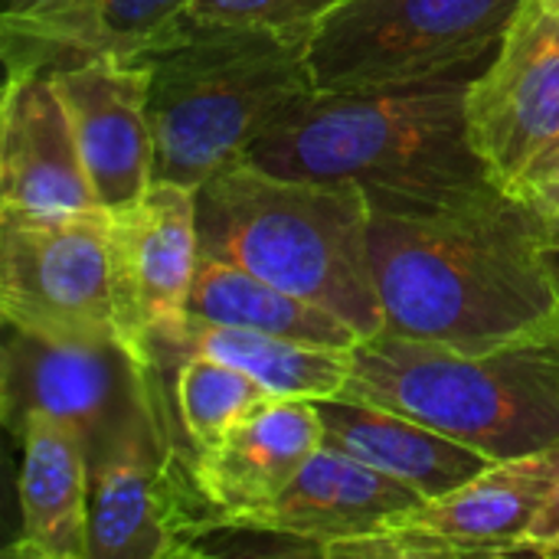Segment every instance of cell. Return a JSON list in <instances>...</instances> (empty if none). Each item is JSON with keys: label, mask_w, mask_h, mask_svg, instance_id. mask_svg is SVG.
Masks as SVG:
<instances>
[{"label": "cell", "mask_w": 559, "mask_h": 559, "mask_svg": "<svg viewBox=\"0 0 559 559\" xmlns=\"http://www.w3.org/2000/svg\"><path fill=\"white\" fill-rule=\"evenodd\" d=\"M370 197L236 160L197 187L200 252L344 318L364 341L386 318L370 262Z\"/></svg>", "instance_id": "cell-3"}, {"label": "cell", "mask_w": 559, "mask_h": 559, "mask_svg": "<svg viewBox=\"0 0 559 559\" xmlns=\"http://www.w3.org/2000/svg\"><path fill=\"white\" fill-rule=\"evenodd\" d=\"M13 439L20 442V531L7 557L88 559L92 465L85 439L43 413H33Z\"/></svg>", "instance_id": "cell-17"}, {"label": "cell", "mask_w": 559, "mask_h": 559, "mask_svg": "<svg viewBox=\"0 0 559 559\" xmlns=\"http://www.w3.org/2000/svg\"><path fill=\"white\" fill-rule=\"evenodd\" d=\"M190 318L292 337V341H311V344L357 347L364 341L334 311L203 252L190 295Z\"/></svg>", "instance_id": "cell-20"}, {"label": "cell", "mask_w": 559, "mask_h": 559, "mask_svg": "<svg viewBox=\"0 0 559 559\" xmlns=\"http://www.w3.org/2000/svg\"><path fill=\"white\" fill-rule=\"evenodd\" d=\"M419 501L423 495L409 485L321 445L298 478L278 495V501L249 518L219 524L262 527L301 544L311 557H324L328 547L357 540Z\"/></svg>", "instance_id": "cell-15"}, {"label": "cell", "mask_w": 559, "mask_h": 559, "mask_svg": "<svg viewBox=\"0 0 559 559\" xmlns=\"http://www.w3.org/2000/svg\"><path fill=\"white\" fill-rule=\"evenodd\" d=\"M160 373L157 357H141L121 344L46 341L7 324L0 419L10 436L33 413L62 419L85 439L92 455Z\"/></svg>", "instance_id": "cell-11"}, {"label": "cell", "mask_w": 559, "mask_h": 559, "mask_svg": "<svg viewBox=\"0 0 559 559\" xmlns=\"http://www.w3.org/2000/svg\"><path fill=\"white\" fill-rule=\"evenodd\" d=\"M524 554L527 557H559V481L547 495V501L540 504L534 524L527 527Z\"/></svg>", "instance_id": "cell-26"}, {"label": "cell", "mask_w": 559, "mask_h": 559, "mask_svg": "<svg viewBox=\"0 0 559 559\" xmlns=\"http://www.w3.org/2000/svg\"><path fill=\"white\" fill-rule=\"evenodd\" d=\"M337 3L341 0H190L187 16L200 23L311 33Z\"/></svg>", "instance_id": "cell-24"}, {"label": "cell", "mask_w": 559, "mask_h": 559, "mask_svg": "<svg viewBox=\"0 0 559 559\" xmlns=\"http://www.w3.org/2000/svg\"><path fill=\"white\" fill-rule=\"evenodd\" d=\"M160 377L88 455V559L193 557L200 534L216 521L197 481V452L174 442Z\"/></svg>", "instance_id": "cell-8"}, {"label": "cell", "mask_w": 559, "mask_h": 559, "mask_svg": "<svg viewBox=\"0 0 559 559\" xmlns=\"http://www.w3.org/2000/svg\"><path fill=\"white\" fill-rule=\"evenodd\" d=\"M344 400L373 403L504 462L559 442V328L491 350L373 334L354 347Z\"/></svg>", "instance_id": "cell-5"}, {"label": "cell", "mask_w": 559, "mask_h": 559, "mask_svg": "<svg viewBox=\"0 0 559 559\" xmlns=\"http://www.w3.org/2000/svg\"><path fill=\"white\" fill-rule=\"evenodd\" d=\"M544 3H547V7H550V10L559 16V0H544Z\"/></svg>", "instance_id": "cell-27"}, {"label": "cell", "mask_w": 559, "mask_h": 559, "mask_svg": "<svg viewBox=\"0 0 559 559\" xmlns=\"http://www.w3.org/2000/svg\"><path fill=\"white\" fill-rule=\"evenodd\" d=\"M370 206L383 331L472 354L559 328L557 252L508 190Z\"/></svg>", "instance_id": "cell-1"}, {"label": "cell", "mask_w": 559, "mask_h": 559, "mask_svg": "<svg viewBox=\"0 0 559 559\" xmlns=\"http://www.w3.org/2000/svg\"><path fill=\"white\" fill-rule=\"evenodd\" d=\"M272 393L246 370L210 357L183 354L174 370V409L193 452L213 449L252 406Z\"/></svg>", "instance_id": "cell-22"}, {"label": "cell", "mask_w": 559, "mask_h": 559, "mask_svg": "<svg viewBox=\"0 0 559 559\" xmlns=\"http://www.w3.org/2000/svg\"><path fill=\"white\" fill-rule=\"evenodd\" d=\"M49 72L66 102L95 203L105 210L134 206L157 180L151 69L141 59L102 52Z\"/></svg>", "instance_id": "cell-12"}, {"label": "cell", "mask_w": 559, "mask_h": 559, "mask_svg": "<svg viewBox=\"0 0 559 559\" xmlns=\"http://www.w3.org/2000/svg\"><path fill=\"white\" fill-rule=\"evenodd\" d=\"M472 75L386 92H308L242 160L295 180L357 183L370 203H445L491 183L468 138Z\"/></svg>", "instance_id": "cell-2"}, {"label": "cell", "mask_w": 559, "mask_h": 559, "mask_svg": "<svg viewBox=\"0 0 559 559\" xmlns=\"http://www.w3.org/2000/svg\"><path fill=\"white\" fill-rule=\"evenodd\" d=\"M98 206L49 69L7 72L0 105V210Z\"/></svg>", "instance_id": "cell-13"}, {"label": "cell", "mask_w": 559, "mask_h": 559, "mask_svg": "<svg viewBox=\"0 0 559 559\" xmlns=\"http://www.w3.org/2000/svg\"><path fill=\"white\" fill-rule=\"evenodd\" d=\"M324 445V423L314 400L269 396L252 406L213 449L197 452V481L216 521L249 518L298 478Z\"/></svg>", "instance_id": "cell-14"}, {"label": "cell", "mask_w": 559, "mask_h": 559, "mask_svg": "<svg viewBox=\"0 0 559 559\" xmlns=\"http://www.w3.org/2000/svg\"><path fill=\"white\" fill-rule=\"evenodd\" d=\"M0 314L46 341L121 344L154 357L118 210H0Z\"/></svg>", "instance_id": "cell-6"}, {"label": "cell", "mask_w": 559, "mask_h": 559, "mask_svg": "<svg viewBox=\"0 0 559 559\" xmlns=\"http://www.w3.org/2000/svg\"><path fill=\"white\" fill-rule=\"evenodd\" d=\"M468 138L501 190L559 144V16L544 0H524L495 56L465 88Z\"/></svg>", "instance_id": "cell-10"}, {"label": "cell", "mask_w": 559, "mask_h": 559, "mask_svg": "<svg viewBox=\"0 0 559 559\" xmlns=\"http://www.w3.org/2000/svg\"><path fill=\"white\" fill-rule=\"evenodd\" d=\"M524 0H341L308 39L314 92H386L475 75Z\"/></svg>", "instance_id": "cell-7"}, {"label": "cell", "mask_w": 559, "mask_h": 559, "mask_svg": "<svg viewBox=\"0 0 559 559\" xmlns=\"http://www.w3.org/2000/svg\"><path fill=\"white\" fill-rule=\"evenodd\" d=\"M3 62L20 69H62L102 56L98 0H3Z\"/></svg>", "instance_id": "cell-21"}, {"label": "cell", "mask_w": 559, "mask_h": 559, "mask_svg": "<svg viewBox=\"0 0 559 559\" xmlns=\"http://www.w3.org/2000/svg\"><path fill=\"white\" fill-rule=\"evenodd\" d=\"M511 197H518L534 213L540 233L559 255V144L521 177Z\"/></svg>", "instance_id": "cell-25"}, {"label": "cell", "mask_w": 559, "mask_h": 559, "mask_svg": "<svg viewBox=\"0 0 559 559\" xmlns=\"http://www.w3.org/2000/svg\"><path fill=\"white\" fill-rule=\"evenodd\" d=\"M183 354H210L219 357L249 377H255L272 396L292 400H331L341 396L354 373V347L337 344H311L275 337L262 331L213 324V321H187L180 341L164 350L157 360L183 357Z\"/></svg>", "instance_id": "cell-19"}, {"label": "cell", "mask_w": 559, "mask_h": 559, "mask_svg": "<svg viewBox=\"0 0 559 559\" xmlns=\"http://www.w3.org/2000/svg\"><path fill=\"white\" fill-rule=\"evenodd\" d=\"M308 39L187 16L131 56L151 69L154 177L200 187L242 160L288 105L314 92Z\"/></svg>", "instance_id": "cell-4"}, {"label": "cell", "mask_w": 559, "mask_h": 559, "mask_svg": "<svg viewBox=\"0 0 559 559\" xmlns=\"http://www.w3.org/2000/svg\"><path fill=\"white\" fill-rule=\"evenodd\" d=\"M190 0H98L102 52L138 56L187 20Z\"/></svg>", "instance_id": "cell-23"}, {"label": "cell", "mask_w": 559, "mask_h": 559, "mask_svg": "<svg viewBox=\"0 0 559 559\" xmlns=\"http://www.w3.org/2000/svg\"><path fill=\"white\" fill-rule=\"evenodd\" d=\"M559 481V442L491 462L472 481L423 498L370 534L328 547V559L521 557L527 527Z\"/></svg>", "instance_id": "cell-9"}, {"label": "cell", "mask_w": 559, "mask_h": 559, "mask_svg": "<svg viewBox=\"0 0 559 559\" xmlns=\"http://www.w3.org/2000/svg\"><path fill=\"white\" fill-rule=\"evenodd\" d=\"M131 288L154 357L170 350L190 321V295L200 265L197 187L154 180L128 210H118Z\"/></svg>", "instance_id": "cell-16"}, {"label": "cell", "mask_w": 559, "mask_h": 559, "mask_svg": "<svg viewBox=\"0 0 559 559\" xmlns=\"http://www.w3.org/2000/svg\"><path fill=\"white\" fill-rule=\"evenodd\" d=\"M324 423V445L337 449L403 485L423 498H439L475 475H481L495 459L472 445L449 439L445 432L423 426L403 413L360 403V400H314Z\"/></svg>", "instance_id": "cell-18"}]
</instances>
